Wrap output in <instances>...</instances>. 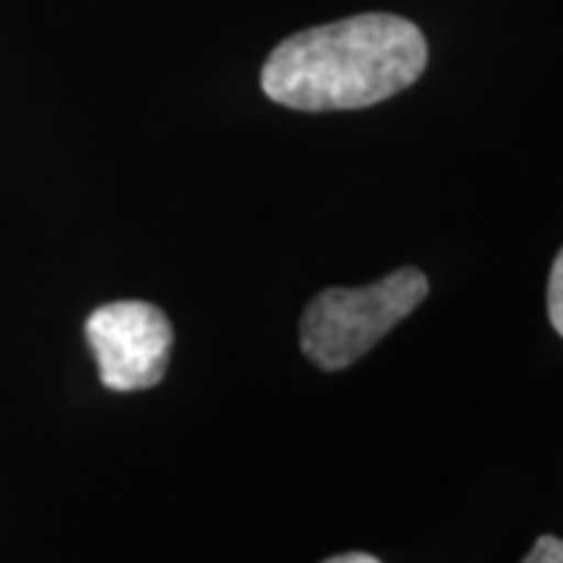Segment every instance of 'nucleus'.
<instances>
[{"label": "nucleus", "instance_id": "obj_1", "mask_svg": "<svg viewBox=\"0 0 563 563\" xmlns=\"http://www.w3.org/2000/svg\"><path fill=\"white\" fill-rule=\"evenodd\" d=\"M426 63L420 25L395 13H361L276 44L263 63L261 88L288 110H363L407 91Z\"/></svg>", "mask_w": 563, "mask_h": 563}, {"label": "nucleus", "instance_id": "obj_2", "mask_svg": "<svg viewBox=\"0 0 563 563\" xmlns=\"http://www.w3.org/2000/svg\"><path fill=\"white\" fill-rule=\"evenodd\" d=\"M429 295L417 266H401L363 288H325L301 317V351L320 369H344L383 342Z\"/></svg>", "mask_w": 563, "mask_h": 563}, {"label": "nucleus", "instance_id": "obj_3", "mask_svg": "<svg viewBox=\"0 0 563 563\" xmlns=\"http://www.w3.org/2000/svg\"><path fill=\"white\" fill-rule=\"evenodd\" d=\"M173 339L169 317L147 301L101 303L85 320V342L110 391H144L161 385Z\"/></svg>", "mask_w": 563, "mask_h": 563}, {"label": "nucleus", "instance_id": "obj_4", "mask_svg": "<svg viewBox=\"0 0 563 563\" xmlns=\"http://www.w3.org/2000/svg\"><path fill=\"white\" fill-rule=\"evenodd\" d=\"M548 317H551V325L558 329V335L563 339V247L554 257L551 279H548Z\"/></svg>", "mask_w": 563, "mask_h": 563}, {"label": "nucleus", "instance_id": "obj_5", "mask_svg": "<svg viewBox=\"0 0 563 563\" xmlns=\"http://www.w3.org/2000/svg\"><path fill=\"white\" fill-rule=\"evenodd\" d=\"M523 563H563V539L554 536H542L532 544V551L526 554Z\"/></svg>", "mask_w": 563, "mask_h": 563}, {"label": "nucleus", "instance_id": "obj_6", "mask_svg": "<svg viewBox=\"0 0 563 563\" xmlns=\"http://www.w3.org/2000/svg\"><path fill=\"white\" fill-rule=\"evenodd\" d=\"M322 563H383L379 558H373V554H363V551H354V554H339V558H329V561Z\"/></svg>", "mask_w": 563, "mask_h": 563}]
</instances>
